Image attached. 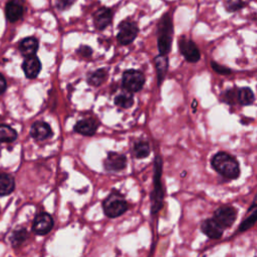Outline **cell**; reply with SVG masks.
<instances>
[{
	"mask_svg": "<svg viewBox=\"0 0 257 257\" xmlns=\"http://www.w3.org/2000/svg\"><path fill=\"white\" fill-rule=\"evenodd\" d=\"M213 169L221 176L235 180L240 176V167L237 160L225 152L217 153L211 161Z\"/></svg>",
	"mask_w": 257,
	"mask_h": 257,
	"instance_id": "cell-1",
	"label": "cell"
},
{
	"mask_svg": "<svg viewBox=\"0 0 257 257\" xmlns=\"http://www.w3.org/2000/svg\"><path fill=\"white\" fill-rule=\"evenodd\" d=\"M173 21L169 13L162 16L158 24V49L160 54L167 55L172 47L173 41Z\"/></svg>",
	"mask_w": 257,
	"mask_h": 257,
	"instance_id": "cell-2",
	"label": "cell"
},
{
	"mask_svg": "<svg viewBox=\"0 0 257 257\" xmlns=\"http://www.w3.org/2000/svg\"><path fill=\"white\" fill-rule=\"evenodd\" d=\"M102 209L105 216L109 218H116L127 211L128 204L122 194L116 190H112L102 201Z\"/></svg>",
	"mask_w": 257,
	"mask_h": 257,
	"instance_id": "cell-3",
	"label": "cell"
},
{
	"mask_svg": "<svg viewBox=\"0 0 257 257\" xmlns=\"http://www.w3.org/2000/svg\"><path fill=\"white\" fill-rule=\"evenodd\" d=\"M162 158L157 156L154 163L155 174H154V190L152 192V214H156L160 211L163 207V200H164V193L162 188Z\"/></svg>",
	"mask_w": 257,
	"mask_h": 257,
	"instance_id": "cell-4",
	"label": "cell"
},
{
	"mask_svg": "<svg viewBox=\"0 0 257 257\" xmlns=\"http://www.w3.org/2000/svg\"><path fill=\"white\" fill-rule=\"evenodd\" d=\"M145 81L146 78L144 73L137 69L125 70L122 74V87L130 92H137L141 90Z\"/></svg>",
	"mask_w": 257,
	"mask_h": 257,
	"instance_id": "cell-5",
	"label": "cell"
},
{
	"mask_svg": "<svg viewBox=\"0 0 257 257\" xmlns=\"http://www.w3.org/2000/svg\"><path fill=\"white\" fill-rule=\"evenodd\" d=\"M138 33L139 28L137 23L130 19H125L118 24V32L116 35L117 42L120 45H127L136 39Z\"/></svg>",
	"mask_w": 257,
	"mask_h": 257,
	"instance_id": "cell-6",
	"label": "cell"
},
{
	"mask_svg": "<svg viewBox=\"0 0 257 257\" xmlns=\"http://www.w3.org/2000/svg\"><path fill=\"white\" fill-rule=\"evenodd\" d=\"M237 218V210L232 206H221L214 212L213 219L222 227H231Z\"/></svg>",
	"mask_w": 257,
	"mask_h": 257,
	"instance_id": "cell-7",
	"label": "cell"
},
{
	"mask_svg": "<svg viewBox=\"0 0 257 257\" xmlns=\"http://www.w3.org/2000/svg\"><path fill=\"white\" fill-rule=\"evenodd\" d=\"M179 49L182 53V55L185 57V59L189 62H197L199 61L201 54L199 51L198 46L196 45V43L191 40L188 39L186 37H181L179 40Z\"/></svg>",
	"mask_w": 257,
	"mask_h": 257,
	"instance_id": "cell-8",
	"label": "cell"
},
{
	"mask_svg": "<svg viewBox=\"0 0 257 257\" xmlns=\"http://www.w3.org/2000/svg\"><path fill=\"white\" fill-rule=\"evenodd\" d=\"M52 227H53L52 217L46 212H41L35 217L32 225V230L37 235H46L51 231Z\"/></svg>",
	"mask_w": 257,
	"mask_h": 257,
	"instance_id": "cell-9",
	"label": "cell"
},
{
	"mask_svg": "<svg viewBox=\"0 0 257 257\" xmlns=\"http://www.w3.org/2000/svg\"><path fill=\"white\" fill-rule=\"evenodd\" d=\"M126 166V158L124 155L116 152H108L106 159L103 162V167L108 172L121 171Z\"/></svg>",
	"mask_w": 257,
	"mask_h": 257,
	"instance_id": "cell-10",
	"label": "cell"
},
{
	"mask_svg": "<svg viewBox=\"0 0 257 257\" xmlns=\"http://www.w3.org/2000/svg\"><path fill=\"white\" fill-rule=\"evenodd\" d=\"M98 120L93 118V117H87L78 120L75 125H74V132L86 136V137H91L93 136L98 127Z\"/></svg>",
	"mask_w": 257,
	"mask_h": 257,
	"instance_id": "cell-11",
	"label": "cell"
},
{
	"mask_svg": "<svg viewBox=\"0 0 257 257\" xmlns=\"http://www.w3.org/2000/svg\"><path fill=\"white\" fill-rule=\"evenodd\" d=\"M24 12V5L22 0H9L5 6L6 18L10 22L18 21Z\"/></svg>",
	"mask_w": 257,
	"mask_h": 257,
	"instance_id": "cell-12",
	"label": "cell"
},
{
	"mask_svg": "<svg viewBox=\"0 0 257 257\" xmlns=\"http://www.w3.org/2000/svg\"><path fill=\"white\" fill-rule=\"evenodd\" d=\"M112 20V11L107 7H101L97 9L93 14V24L98 30L106 28Z\"/></svg>",
	"mask_w": 257,
	"mask_h": 257,
	"instance_id": "cell-13",
	"label": "cell"
},
{
	"mask_svg": "<svg viewBox=\"0 0 257 257\" xmlns=\"http://www.w3.org/2000/svg\"><path fill=\"white\" fill-rule=\"evenodd\" d=\"M201 230L202 232L209 237L210 239H215L218 240L222 237L223 235V230L222 228L213 218L212 219H206L201 223Z\"/></svg>",
	"mask_w": 257,
	"mask_h": 257,
	"instance_id": "cell-14",
	"label": "cell"
},
{
	"mask_svg": "<svg viewBox=\"0 0 257 257\" xmlns=\"http://www.w3.org/2000/svg\"><path fill=\"white\" fill-rule=\"evenodd\" d=\"M22 69L27 78H35L41 70V62L39 58L35 55L28 56L24 59L22 63Z\"/></svg>",
	"mask_w": 257,
	"mask_h": 257,
	"instance_id": "cell-15",
	"label": "cell"
},
{
	"mask_svg": "<svg viewBox=\"0 0 257 257\" xmlns=\"http://www.w3.org/2000/svg\"><path fill=\"white\" fill-rule=\"evenodd\" d=\"M30 136L36 141H44L52 136V131L47 122L38 120L31 125Z\"/></svg>",
	"mask_w": 257,
	"mask_h": 257,
	"instance_id": "cell-16",
	"label": "cell"
},
{
	"mask_svg": "<svg viewBox=\"0 0 257 257\" xmlns=\"http://www.w3.org/2000/svg\"><path fill=\"white\" fill-rule=\"evenodd\" d=\"M38 49V40L35 37H26L19 43V51L25 57L35 55Z\"/></svg>",
	"mask_w": 257,
	"mask_h": 257,
	"instance_id": "cell-17",
	"label": "cell"
},
{
	"mask_svg": "<svg viewBox=\"0 0 257 257\" xmlns=\"http://www.w3.org/2000/svg\"><path fill=\"white\" fill-rule=\"evenodd\" d=\"M156 69H157V75H158V84L160 85L163 82V79L167 73L168 66H169V61L168 57L164 54H159L158 56L155 57L154 59Z\"/></svg>",
	"mask_w": 257,
	"mask_h": 257,
	"instance_id": "cell-18",
	"label": "cell"
},
{
	"mask_svg": "<svg viewBox=\"0 0 257 257\" xmlns=\"http://www.w3.org/2000/svg\"><path fill=\"white\" fill-rule=\"evenodd\" d=\"M15 187L14 178L6 173H0V196L10 195Z\"/></svg>",
	"mask_w": 257,
	"mask_h": 257,
	"instance_id": "cell-19",
	"label": "cell"
},
{
	"mask_svg": "<svg viewBox=\"0 0 257 257\" xmlns=\"http://www.w3.org/2000/svg\"><path fill=\"white\" fill-rule=\"evenodd\" d=\"M107 77V70L105 68L96 69L87 75V83L92 86H99Z\"/></svg>",
	"mask_w": 257,
	"mask_h": 257,
	"instance_id": "cell-20",
	"label": "cell"
},
{
	"mask_svg": "<svg viewBox=\"0 0 257 257\" xmlns=\"http://www.w3.org/2000/svg\"><path fill=\"white\" fill-rule=\"evenodd\" d=\"M255 97L254 93L249 87H242L237 89V102L241 105H250L253 103Z\"/></svg>",
	"mask_w": 257,
	"mask_h": 257,
	"instance_id": "cell-21",
	"label": "cell"
},
{
	"mask_svg": "<svg viewBox=\"0 0 257 257\" xmlns=\"http://www.w3.org/2000/svg\"><path fill=\"white\" fill-rule=\"evenodd\" d=\"M17 139V132L8 124H0V144L12 143Z\"/></svg>",
	"mask_w": 257,
	"mask_h": 257,
	"instance_id": "cell-22",
	"label": "cell"
},
{
	"mask_svg": "<svg viewBox=\"0 0 257 257\" xmlns=\"http://www.w3.org/2000/svg\"><path fill=\"white\" fill-rule=\"evenodd\" d=\"M114 103L118 107L128 108V107H131L134 104V96H133L132 92L125 90V92L118 93L114 97Z\"/></svg>",
	"mask_w": 257,
	"mask_h": 257,
	"instance_id": "cell-23",
	"label": "cell"
},
{
	"mask_svg": "<svg viewBox=\"0 0 257 257\" xmlns=\"http://www.w3.org/2000/svg\"><path fill=\"white\" fill-rule=\"evenodd\" d=\"M151 149L148 142L140 141L137 142L134 146V154L138 159H144L150 156Z\"/></svg>",
	"mask_w": 257,
	"mask_h": 257,
	"instance_id": "cell-24",
	"label": "cell"
},
{
	"mask_svg": "<svg viewBox=\"0 0 257 257\" xmlns=\"http://www.w3.org/2000/svg\"><path fill=\"white\" fill-rule=\"evenodd\" d=\"M251 208H252V214H251L249 217H247V218L241 223V225H240V227H239V229H238L239 232H244V231L248 230L249 228H251V227L255 224L256 218H257V214H256V204H255V202L253 203V205H252Z\"/></svg>",
	"mask_w": 257,
	"mask_h": 257,
	"instance_id": "cell-25",
	"label": "cell"
},
{
	"mask_svg": "<svg viewBox=\"0 0 257 257\" xmlns=\"http://www.w3.org/2000/svg\"><path fill=\"white\" fill-rule=\"evenodd\" d=\"M27 238V232L25 229H18L15 230L12 235H11V245L13 247H18L20 246Z\"/></svg>",
	"mask_w": 257,
	"mask_h": 257,
	"instance_id": "cell-26",
	"label": "cell"
},
{
	"mask_svg": "<svg viewBox=\"0 0 257 257\" xmlns=\"http://www.w3.org/2000/svg\"><path fill=\"white\" fill-rule=\"evenodd\" d=\"M222 98L225 102L229 104H235L237 102V89L236 88H231L226 90L222 94Z\"/></svg>",
	"mask_w": 257,
	"mask_h": 257,
	"instance_id": "cell-27",
	"label": "cell"
},
{
	"mask_svg": "<svg viewBox=\"0 0 257 257\" xmlns=\"http://www.w3.org/2000/svg\"><path fill=\"white\" fill-rule=\"evenodd\" d=\"M244 6H245V2H243V0H228L225 3V7L229 12L239 10Z\"/></svg>",
	"mask_w": 257,
	"mask_h": 257,
	"instance_id": "cell-28",
	"label": "cell"
},
{
	"mask_svg": "<svg viewBox=\"0 0 257 257\" xmlns=\"http://www.w3.org/2000/svg\"><path fill=\"white\" fill-rule=\"evenodd\" d=\"M211 66L212 68L219 74H230L232 72V70L226 66H223L215 61H211Z\"/></svg>",
	"mask_w": 257,
	"mask_h": 257,
	"instance_id": "cell-29",
	"label": "cell"
},
{
	"mask_svg": "<svg viewBox=\"0 0 257 257\" xmlns=\"http://www.w3.org/2000/svg\"><path fill=\"white\" fill-rule=\"evenodd\" d=\"M74 2L75 0H56V7L59 10H65L69 8Z\"/></svg>",
	"mask_w": 257,
	"mask_h": 257,
	"instance_id": "cell-30",
	"label": "cell"
},
{
	"mask_svg": "<svg viewBox=\"0 0 257 257\" xmlns=\"http://www.w3.org/2000/svg\"><path fill=\"white\" fill-rule=\"evenodd\" d=\"M77 52L82 56V57H90V55L92 54V50L89 46L87 45H81L78 49Z\"/></svg>",
	"mask_w": 257,
	"mask_h": 257,
	"instance_id": "cell-31",
	"label": "cell"
},
{
	"mask_svg": "<svg viewBox=\"0 0 257 257\" xmlns=\"http://www.w3.org/2000/svg\"><path fill=\"white\" fill-rule=\"evenodd\" d=\"M7 87V83H6V79L5 77L0 73V94H2Z\"/></svg>",
	"mask_w": 257,
	"mask_h": 257,
	"instance_id": "cell-32",
	"label": "cell"
}]
</instances>
